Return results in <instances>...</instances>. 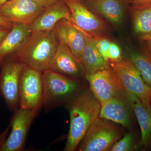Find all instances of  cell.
Segmentation results:
<instances>
[{"mask_svg": "<svg viewBox=\"0 0 151 151\" xmlns=\"http://www.w3.org/2000/svg\"><path fill=\"white\" fill-rule=\"evenodd\" d=\"M70 116L64 151H74L91 125L98 118L101 105L90 90L79 92L66 104Z\"/></svg>", "mask_w": 151, "mask_h": 151, "instance_id": "6da1fadb", "label": "cell"}, {"mask_svg": "<svg viewBox=\"0 0 151 151\" xmlns=\"http://www.w3.org/2000/svg\"><path fill=\"white\" fill-rule=\"evenodd\" d=\"M59 44L53 29L32 32L13 57L27 66L43 72L48 70Z\"/></svg>", "mask_w": 151, "mask_h": 151, "instance_id": "7a4b0ae2", "label": "cell"}, {"mask_svg": "<svg viewBox=\"0 0 151 151\" xmlns=\"http://www.w3.org/2000/svg\"><path fill=\"white\" fill-rule=\"evenodd\" d=\"M42 106L46 111L67 103L81 92L80 81L50 70L42 72Z\"/></svg>", "mask_w": 151, "mask_h": 151, "instance_id": "3957f363", "label": "cell"}, {"mask_svg": "<svg viewBox=\"0 0 151 151\" xmlns=\"http://www.w3.org/2000/svg\"><path fill=\"white\" fill-rule=\"evenodd\" d=\"M119 129L106 119L98 118L91 125L76 150L79 151L111 150L121 137Z\"/></svg>", "mask_w": 151, "mask_h": 151, "instance_id": "277c9868", "label": "cell"}, {"mask_svg": "<svg viewBox=\"0 0 151 151\" xmlns=\"http://www.w3.org/2000/svg\"><path fill=\"white\" fill-rule=\"evenodd\" d=\"M25 65L11 57L4 61L1 67L0 94L9 110L14 112L19 108L20 79Z\"/></svg>", "mask_w": 151, "mask_h": 151, "instance_id": "5b68a950", "label": "cell"}, {"mask_svg": "<svg viewBox=\"0 0 151 151\" xmlns=\"http://www.w3.org/2000/svg\"><path fill=\"white\" fill-rule=\"evenodd\" d=\"M109 63L125 89L136 95L146 107L151 108V89L129 60L123 58L118 62Z\"/></svg>", "mask_w": 151, "mask_h": 151, "instance_id": "8992f818", "label": "cell"}, {"mask_svg": "<svg viewBox=\"0 0 151 151\" xmlns=\"http://www.w3.org/2000/svg\"><path fill=\"white\" fill-rule=\"evenodd\" d=\"M42 72L25 65L19 87V108L39 112L42 107Z\"/></svg>", "mask_w": 151, "mask_h": 151, "instance_id": "52a82bcc", "label": "cell"}, {"mask_svg": "<svg viewBox=\"0 0 151 151\" xmlns=\"http://www.w3.org/2000/svg\"><path fill=\"white\" fill-rule=\"evenodd\" d=\"M85 77L90 91L101 105L113 98L126 96V89L111 66L92 75L85 74Z\"/></svg>", "mask_w": 151, "mask_h": 151, "instance_id": "ba28073f", "label": "cell"}, {"mask_svg": "<svg viewBox=\"0 0 151 151\" xmlns=\"http://www.w3.org/2000/svg\"><path fill=\"white\" fill-rule=\"evenodd\" d=\"M69 9L70 22L93 39L104 36L106 27L103 22L89 9L83 0H64Z\"/></svg>", "mask_w": 151, "mask_h": 151, "instance_id": "9c48e42d", "label": "cell"}, {"mask_svg": "<svg viewBox=\"0 0 151 151\" xmlns=\"http://www.w3.org/2000/svg\"><path fill=\"white\" fill-rule=\"evenodd\" d=\"M38 113L21 108L15 111L10 123V133L0 147V151H21L24 149L29 130Z\"/></svg>", "mask_w": 151, "mask_h": 151, "instance_id": "30bf717a", "label": "cell"}, {"mask_svg": "<svg viewBox=\"0 0 151 151\" xmlns=\"http://www.w3.org/2000/svg\"><path fill=\"white\" fill-rule=\"evenodd\" d=\"M45 9L32 0H10L0 7V14L12 23L30 26Z\"/></svg>", "mask_w": 151, "mask_h": 151, "instance_id": "8fae6325", "label": "cell"}, {"mask_svg": "<svg viewBox=\"0 0 151 151\" xmlns=\"http://www.w3.org/2000/svg\"><path fill=\"white\" fill-rule=\"evenodd\" d=\"M48 70L76 80L84 73L83 65L64 44L59 42Z\"/></svg>", "mask_w": 151, "mask_h": 151, "instance_id": "7c38bea8", "label": "cell"}, {"mask_svg": "<svg viewBox=\"0 0 151 151\" xmlns=\"http://www.w3.org/2000/svg\"><path fill=\"white\" fill-rule=\"evenodd\" d=\"M53 30L58 41L64 44L81 62V52L85 43V34L65 19L58 22Z\"/></svg>", "mask_w": 151, "mask_h": 151, "instance_id": "4fadbf2b", "label": "cell"}, {"mask_svg": "<svg viewBox=\"0 0 151 151\" xmlns=\"http://www.w3.org/2000/svg\"><path fill=\"white\" fill-rule=\"evenodd\" d=\"M32 32L29 26L13 24L8 32L0 41V67L6 60L18 51Z\"/></svg>", "mask_w": 151, "mask_h": 151, "instance_id": "5bb4252c", "label": "cell"}, {"mask_svg": "<svg viewBox=\"0 0 151 151\" xmlns=\"http://www.w3.org/2000/svg\"><path fill=\"white\" fill-rule=\"evenodd\" d=\"M133 112L126 96L116 97L101 105L99 117L128 127L131 124Z\"/></svg>", "mask_w": 151, "mask_h": 151, "instance_id": "9a60e30c", "label": "cell"}, {"mask_svg": "<svg viewBox=\"0 0 151 151\" xmlns=\"http://www.w3.org/2000/svg\"><path fill=\"white\" fill-rule=\"evenodd\" d=\"M132 0H86V6L113 24L121 22Z\"/></svg>", "mask_w": 151, "mask_h": 151, "instance_id": "2e32d148", "label": "cell"}, {"mask_svg": "<svg viewBox=\"0 0 151 151\" xmlns=\"http://www.w3.org/2000/svg\"><path fill=\"white\" fill-rule=\"evenodd\" d=\"M63 19L70 22V12L64 0H59L45 10L30 26L32 32L51 30Z\"/></svg>", "mask_w": 151, "mask_h": 151, "instance_id": "e0dca14e", "label": "cell"}, {"mask_svg": "<svg viewBox=\"0 0 151 151\" xmlns=\"http://www.w3.org/2000/svg\"><path fill=\"white\" fill-rule=\"evenodd\" d=\"M125 94L140 127V145L146 148L151 142V108L146 107L136 95L126 90Z\"/></svg>", "mask_w": 151, "mask_h": 151, "instance_id": "ac0fdd59", "label": "cell"}, {"mask_svg": "<svg viewBox=\"0 0 151 151\" xmlns=\"http://www.w3.org/2000/svg\"><path fill=\"white\" fill-rule=\"evenodd\" d=\"M85 43L81 58V62L85 70V74L92 75L109 68V63L105 60L99 52L94 39L85 34Z\"/></svg>", "mask_w": 151, "mask_h": 151, "instance_id": "d6986e66", "label": "cell"}, {"mask_svg": "<svg viewBox=\"0 0 151 151\" xmlns=\"http://www.w3.org/2000/svg\"><path fill=\"white\" fill-rule=\"evenodd\" d=\"M131 10L135 33L142 40L151 37V4Z\"/></svg>", "mask_w": 151, "mask_h": 151, "instance_id": "ffe728a7", "label": "cell"}, {"mask_svg": "<svg viewBox=\"0 0 151 151\" xmlns=\"http://www.w3.org/2000/svg\"><path fill=\"white\" fill-rule=\"evenodd\" d=\"M129 60L140 73L145 84L151 89V59L145 53L135 50L129 52Z\"/></svg>", "mask_w": 151, "mask_h": 151, "instance_id": "44dd1931", "label": "cell"}, {"mask_svg": "<svg viewBox=\"0 0 151 151\" xmlns=\"http://www.w3.org/2000/svg\"><path fill=\"white\" fill-rule=\"evenodd\" d=\"M134 139L132 133L125 135L116 142L111 148L112 151H130L135 149Z\"/></svg>", "mask_w": 151, "mask_h": 151, "instance_id": "7402d4cb", "label": "cell"}, {"mask_svg": "<svg viewBox=\"0 0 151 151\" xmlns=\"http://www.w3.org/2000/svg\"><path fill=\"white\" fill-rule=\"evenodd\" d=\"M96 46L103 58L109 62L108 52L111 45V42L107 38L104 36L94 39Z\"/></svg>", "mask_w": 151, "mask_h": 151, "instance_id": "603a6c76", "label": "cell"}, {"mask_svg": "<svg viewBox=\"0 0 151 151\" xmlns=\"http://www.w3.org/2000/svg\"><path fill=\"white\" fill-rule=\"evenodd\" d=\"M108 57L109 62L111 63L118 62L123 58L121 48L115 42H111L108 52Z\"/></svg>", "mask_w": 151, "mask_h": 151, "instance_id": "cb8c5ba5", "label": "cell"}, {"mask_svg": "<svg viewBox=\"0 0 151 151\" xmlns=\"http://www.w3.org/2000/svg\"><path fill=\"white\" fill-rule=\"evenodd\" d=\"M42 7L46 9L57 2L59 0H32Z\"/></svg>", "mask_w": 151, "mask_h": 151, "instance_id": "d4e9b609", "label": "cell"}, {"mask_svg": "<svg viewBox=\"0 0 151 151\" xmlns=\"http://www.w3.org/2000/svg\"><path fill=\"white\" fill-rule=\"evenodd\" d=\"M151 4V0H132V6L139 7Z\"/></svg>", "mask_w": 151, "mask_h": 151, "instance_id": "484cf974", "label": "cell"}, {"mask_svg": "<svg viewBox=\"0 0 151 151\" xmlns=\"http://www.w3.org/2000/svg\"><path fill=\"white\" fill-rule=\"evenodd\" d=\"M10 124L9 125L5 130L1 134H0V147H1L3 144L6 141V139L7 138L8 135L9 134V131L10 129Z\"/></svg>", "mask_w": 151, "mask_h": 151, "instance_id": "4316f807", "label": "cell"}, {"mask_svg": "<svg viewBox=\"0 0 151 151\" xmlns=\"http://www.w3.org/2000/svg\"><path fill=\"white\" fill-rule=\"evenodd\" d=\"M11 27H7L4 26L0 25V41L5 36V35L8 32Z\"/></svg>", "mask_w": 151, "mask_h": 151, "instance_id": "83f0119b", "label": "cell"}, {"mask_svg": "<svg viewBox=\"0 0 151 151\" xmlns=\"http://www.w3.org/2000/svg\"><path fill=\"white\" fill-rule=\"evenodd\" d=\"M13 24L8 21L7 20L3 17L0 14V25L4 26L9 27H11L12 26Z\"/></svg>", "mask_w": 151, "mask_h": 151, "instance_id": "f1b7e54d", "label": "cell"}, {"mask_svg": "<svg viewBox=\"0 0 151 151\" xmlns=\"http://www.w3.org/2000/svg\"><path fill=\"white\" fill-rule=\"evenodd\" d=\"M143 40L145 41L146 44H147L148 50L149 53L151 56V37L147 38Z\"/></svg>", "mask_w": 151, "mask_h": 151, "instance_id": "f546056e", "label": "cell"}, {"mask_svg": "<svg viewBox=\"0 0 151 151\" xmlns=\"http://www.w3.org/2000/svg\"><path fill=\"white\" fill-rule=\"evenodd\" d=\"M10 0H0V7Z\"/></svg>", "mask_w": 151, "mask_h": 151, "instance_id": "4dcf8cb0", "label": "cell"}, {"mask_svg": "<svg viewBox=\"0 0 151 151\" xmlns=\"http://www.w3.org/2000/svg\"></svg>", "mask_w": 151, "mask_h": 151, "instance_id": "1f68e13d", "label": "cell"}]
</instances>
